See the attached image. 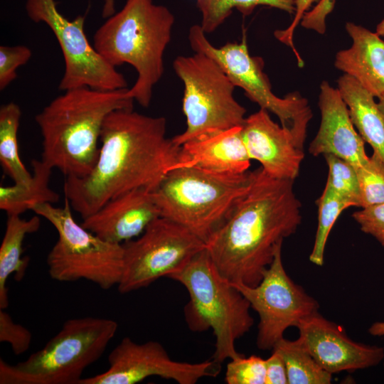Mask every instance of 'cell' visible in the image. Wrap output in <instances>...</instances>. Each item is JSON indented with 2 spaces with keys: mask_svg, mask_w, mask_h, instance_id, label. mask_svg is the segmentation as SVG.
I'll list each match as a JSON object with an SVG mask.
<instances>
[{
  "mask_svg": "<svg viewBox=\"0 0 384 384\" xmlns=\"http://www.w3.org/2000/svg\"><path fill=\"white\" fill-rule=\"evenodd\" d=\"M357 171L361 207L384 203V162L375 154Z\"/></svg>",
  "mask_w": 384,
  "mask_h": 384,
  "instance_id": "29",
  "label": "cell"
},
{
  "mask_svg": "<svg viewBox=\"0 0 384 384\" xmlns=\"http://www.w3.org/2000/svg\"><path fill=\"white\" fill-rule=\"evenodd\" d=\"M299 338L320 366L332 375L365 369L384 359V348L351 340L341 326L319 311L302 319L297 326Z\"/></svg>",
  "mask_w": 384,
  "mask_h": 384,
  "instance_id": "15",
  "label": "cell"
},
{
  "mask_svg": "<svg viewBox=\"0 0 384 384\" xmlns=\"http://www.w3.org/2000/svg\"><path fill=\"white\" fill-rule=\"evenodd\" d=\"M247 192L206 242L219 272L231 283L255 286L284 238L302 223L294 181L253 171Z\"/></svg>",
  "mask_w": 384,
  "mask_h": 384,
  "instance_id": "2",
  "label": "cell"
},
{
  "mask_svg": "<svg viewBox=\"0 0 384 384\" xmlns=\"http://www.w3.org/2000/svg\"><path fill=\"white\" fill-rule=\"evenodd\" d=\"M164 117L114 110L102 129L97 160L84 177H65L63 191L82 219L134 189L154 191L178 161L180 146L166 135Z\"/></svg>",
  "mask_w": 384,
  "mask_h": 384,
  "instance_id": "1",
  "label": "cell"
},
{
  "mask_svg": "<svg viewBox=\"0 0 384 384\" xmlns=\"http://www.w3.org/2000/svg\"><path fill=\"white\" fill-rule=\"evenodd\" d=\"M31 165L33 177L29 183L0 187V208L7 215H21L38 204L59 201V195L49 184L53 169L41 159H33Z\"/></svg>",
  "mask_w": 384,
  "mask_h": 384,
  "instance_id": "23",
  "label": "cell"
},
{
  "mask_svg": "<svg viewBox=\"0 0 384 384\" xmlns=\"http://www.w3.org/2000/svg\"><path fill=\"white\" fill-rule=\"evenodd\" d=\"M169 278L181 284L188 293L184 316L190 330L213 331L215 343L212 359L221 364L243 355L236 351L235 341L253 325L250 304L219 272L206 248Z\"/></svg>",
  "mask_w": 384,
  "mask_h": 384,
  "instance_id": "5",
  "label": "cell"
},
{
  "mask_svg": "<svg viewBox=\"0 0 384 384\" xmlns=\"http://www.w3.org/2000/svg\"><path fill=\"white\" fill-rule=\"evenodd\" d=\"M361 230L384 247V203L362 208L352 214Z\"/></svg>",
  "mask_w": 384,
  "mask_h": 384,
  "instance_id": "33",
  "label": "cell"
},
{
  "mask_svg": "<svg viewBox=\"0 0 384 384\" xmlns=\"http://www.w3.org/2000/svg\"><path fill=\"white\" fill-rule=\"evenodd\" d=\"M109 368L100 374L82 378L79 384H135L158 376L178 384H195L200 379L216 377L220 363L213 359L188 363L172 359L158 341L137 343L124 337L108 356Z\"/></svg>",
  "mask_w": 384,
  "mask_h": 384,
  "instance_id": "14",
  "label": "cell"
},
{
  "mask_svg": "<svg viewBox=\"0 0 384 384\" xmlns=\"http://www.w3.org/2000/svg\"><path fill=\"white\" fill-rule=\"evenodd\" d=\"M375 32L381 37L384 36V19L378 24Z\"/></svg>",
  "mask_w": 384,
  "mask_h": 384,
  "instance_id": "39",
  "label": "cell"
},
{
  "mask_svg": "<svg viewBox=\"0 0 384 384\" xmlns=\"http://www.w3.org/2000/svg\"><path fill=\"white\" fill-rule=\"evenodd\" d=\"M21 110L13 102L0 107V163L5 174L15 183H29L33 177L22 162L18 146L17 133Z\"/></svg>",
  "mask_w": 384,
  "mask_h": 384,
  "instance_id": "24",
  "label": "cell"
},
{
  "mask_svg": "<svg viewBox=\"0 0 384 384\" xmlns=\"http://www.w3.org/2000/svg\"><path fill=\"white\" fill-rule=\"evenodd\" d=\"M329 168L326 186L338 196L361 207L359 182L356 168L346 161L331 154L324 155Z\"/></svg>",
  "mask_w": 384,
  "mask_h": 384,
  "instance_id": "28",
  "label": "cell"
},
{
  "mask_svg": "<svg viewBox=\"0 0 384 384\" xmlns=\"http://www.w3.org/2000/svg\"><path fill=\"white\" fill-rule=\"evenodd\" d=\"M272 351L282 358L287 373L288 384H329L332 374L322 368L298 338H282Z\"/></svg>",
  "mask_w": 384,
  "mask_h": 384,
  "instance_id": "25",
  "label": "cell"
},
{
  "mask_svg": "<svg viewBox=\"0 0 384 384\" xmlns=\"http://www.w3.org/2000/svg\"><path fill=\"white\" fill-rule=\"evenodd\" d=\"M368 332L373 336H384V321H378L373 323L368 329ZM384 364V359H383Z\"/></svg>",
  "mask_w": 384,
  "mask_h": 384,
  "instance_id": "36",
  "label": "cell"
},
{
  "mask_svg": "<svg viewBox=\"0 0 384 384\" xmlns=\"http://www.w3.org/2000/svg\"><path fill=\"white\" fill-rule=\"evenodd\" d=\"M265 384H288L285 363L281 356L274 351L265 359Z\"/></svg>",
  "mask_w": 384,
  "mask_h": 384,
  "instance_id": "35",
  "label": "cell"
},
{
  "mask_svg": "<svg viewBox=\"0 0 384 384\" xmlns=\"http://www.w3.org/2000/svg\"><path fill=\"white\" fill-rule=\"evenodd\" d=\"M225 380L228 384H265V359L255 355H242L227 364Z\"/></svg>",
  "mask_w": 384,
  "mask_h": 384,
  "instance_id": "30",
  "label": "cell"
},
{
  "mask_svg": "<svg viewBox=\"0 0 384 384\" xmlns=\"http://www.w3.org/2000/svg\"><path fill=\"white\" fill-rule=\"evenodd\" d=\"M188 41L194 53H202L215 60L235 87L243 90L247 98L275 114L281 126L291 134L297 146L304 149L308 124L313 116L308 100L297 92L289 93L284 98L275 95L264 72L263 59L250 54L245 38L240 42H228L216 47L200 25H193L189 29Z\"/></svg>",
  "mask_w": 384,
  "mask_h": 384,
  "instance_id": "9",
  "label": "cell"
},
{
  "mask_svg": "<svg viewBox=\"0 0 384 384\" xmlns=\"http://www.w3.org/2000/svg\"><path fill=\"white\" fill-rule=\"evenodd\" d=\"M26 11L35 23H44L61 48L65 70L58 88L78 87L98 90L127 88L124 76L110 64L89 42L85 33V16L73 20L58 9L55 0H26Z\"/></svg>",
  "mask_w": 384,
  "mask_h": 384,
  "instance_id": "12",
  "label": "cell"
},
{
  "mask_svg": "<svg viewBox=\"0 0 384 384\" xmlns=\"http://www.w3.org/2000/svg\"><path fill=\"white\" fill-rule=\"evenodd\" d=\"M253 171L223 174L195 166L169 171L153 191L161 216L205 243L249 190Z\"/></svg>",
  "mask_w": 384,
  "mask_h": 384,
  "instance_id": "6",
  "label": "cell"
},
{
  "mask_svg": "<svg viewBox=\"0 0 384 384\" xmlns=\"http://www.w3.org/2000/svg\"><path fill=\"white\" fill-rule=\"evenodd\" d=\"M117 329L111 319H70L26 360L10 364L1 358L0 383L79 384L84 370L102 356Z\"/></svg>",
  "mask_w": 384,
  "mask_h": 384,
  "instance_id": "7",
  "label": "cell"
},
{
  "mask_svg": "<svg viewBox=\"0 0 384 384\" xmlns=\"http://www.w3.org/2000/svg\"><path fill=\"white\" fill-rule=\"evenodd\" d=\"M175 18L153 0H126L95 31L93 46L112 65H132L137 73L127 95L149 106L155 85L164 72V52L171 39Z\"/></svg>",
  "mask_w": 384,
  "mask_h": 384,
  "instance_id": "4",
  "label": "cell"
},
{
  "mask_svg": "<svg viewBox=\"0 0 384 384\" xmlns=\"http://www.w3.org/2000/svg\"><path fill=\"white\" fill-rule=\"evenodd\" d=\"M160 216L153 191L140 188L110 200L81 225L105 241L122 245Z\"/></svg>",
  "mask_w": 384,
  "mask_h": 384,
  "instance_id": "17",
  "label": "cell"
},
{
  "mask_svg": "<svg viewBox=\"0 0 384 384\" xmlns=\"http://www.w3.org/2000/svg\"><path fill=\"white\" fill-rule=\"evenodd\" d=\"M31 50L22 45L0 46V90H4L16 78L18 68L28 63Z\"/></svg>",
  "mask_w": 384,
  "mask_h": 384,
  "instance_id": "31",
  "label": "cell"
},
{
  "mask_svg": "<svg viewBox=\"0 0 384 384\" xmlns=\"http://www.w3.org/2000/svg\"><path fill=\"white\" fill-rule=\"evenodd\" d=\"M173 68L183 85L182 109L186 118L185 131L172 138L176 145L208 131L243 124L246 110L235 100V85L215 60L194 53L176 57Z\"/></svg>",
  "mask_w": 384,
  "mask_h": 384,
  "instance_id": "10",
  "label": "cell"
},
{
  "mask_svg": "<svg viewBox=\"0 0 384 384\" xmlns=\"http://www.w3.org/2000/svg\"><path fill=\"white\" fill-rule=\"evenodd\" d=\"M318 105L321 123L309 146V153L317 156L331 154L360 168L369 159L365 142L355 128L348 109L339 91L327 81L320 85Z\"/></svg>",
  "mask_w": 384,
  "mask_h": 384,
  "instance_id": "18",
  "label": "cell"
},
{
  "mask_svg": "<svg viewBox=\"0 0 384 384\" xmlns=\"http://www.w3.org/2000/svg\"><path fill=\"white\" fill-rule=\"evenodd\" d=\"M31 341V331L15 323L4 309H0V341L9 343L14 353L18 356L28 350Z\"/></svg>",
  "mask_w": 384,
  "mask_h": 384,
  "instance_id": "32",
  "label": "cell"
},
{
  "mask_svg": "<svg viewBox=\"0 0 384 384\" xmlns=\"http://www.w3.org/2000/svg\"><path fill=\"white\" fill-rule=\"evenodd\" d=\"M242 126L200 134L180 146L174 167L195 166L223 174H242L250 158L242 137Z\"/></svg>",
  "mask_w": 384,
  "mask_h": 384,
  "instance_id": "19",
  "label": "cell"
},
{
  "mask_svg": "<svg viewBox=\"0 0 384 384\" xmlns=\"http://www.w3.org/2000/svg\"><path fill=\"white\" fill-rule=\"evenodd\" d=\"M41 226L40 216L23 219L18 215H7L6 230L0 247V309L9 305L6 283L16 272L21 279L28 261L22 258L23 242L26 236L37 232Z\"/></svg>",
  "mask_w": 384,
  "mask_h": 384,
  "instance_id": "22",
  "label": "cell"
},
{
  "mask_svg": "<svg viewBox=\"0 0 384 384\" xmlns=\"http://www.w3.org/2000/svg\"><path fill=\"white\" fill-rule=\"evenodd\" d=\"M72 210L65 198L63 207L41 203L33 209L58 233L47 256L49 275L59 282L87 280L105 290L117 286L124 266L122 245L105 241L78 224Z\"/></svg>",
  "mask_w": 384,
  "mask_h": 384,
  "instance_id": "8",
  "label": "cell"
},
{
  "mask_svg": "<svg viewBox=\"0 0 384 384\" xmlns=\"http://www.w3.org/2000/svg\"><path fill=\"white\" fill-rule=\"evenodd\" d=\"M241 132L250 159L259 161L266 174L293 181L299 176L304 150L297 146L286 129L272 119L268 111L260 108L246 117Z\"/></svg>",
  "mask_w": 384,
  "mask_h": 384,
  "instance_id": "16",
  "label": "cell"
},
{
  "mask_svg": "<svg viewBox=\"0 0 384 384\" xmlns=\"http://www.w3.org/2000/svg\"><path fill=\"white\" fill-rule=\"evenodd\" d=\"M233 284L258 314L257 346L261 350H272L289 327H297L319 309L318 302L287 274L282 263V246L258 284Z\"/></svg>",
  "mask_w": 384,
  "mask_h": 384,
  "instance_id": "13",
  "label": "cell"
},
{
  "mask_svg": "<svg viewBox=\"0 0 384 384\" xmlns=\"http://www.w3.org/2000/svg\"><path fill=\"white\" fill-rule=\"evenodd\" d=\"M201 14L199 24L206 34L217 30L236 9L244 16L250 15L256 7L266 6L293 15L296 0H195Z\"/></svg>",
  "mask_w": 384,
  "mask_h": 384,
  "instance_id": "26",
  "label": "cell"
},
{
  "mask_svg": "<svg viewBox=\"0 0 384 384\" xmlns=\"http://www.w3.org/2000/svg\"><path fill=\"white\" fill-rule=\"evenodd\" d=\"M378 107L384 117V94L378 97Z\"/></svg>",
  "mask_w": 384,
  "mask_h": 384,
  "instance_id": "38",
  "label": "cell"
},
{
  "mask_svg": "<svg viewBox=\"0 0 384 384\" xmlns=\"http://www.w3.org/2000/svg\"><path fill=\"white\" fill-rule=\"evenodd\" d=\"M346 30L352 44L336 53L334 65L378 97L384 94V41L376 32L352 22L346 23Z\"/></svg>",
  "mask_w": 384,
  "mask_h": 384,
  "instance_id": "20",
  "label": "cell"
},
{
  "mask_svg": "<svg viewBox=\"0 0 384 384\" xmlns=\"http://www.w3.org/2000/svg\"><path fill=\"white\" fill-rule=\"evenodd\" d=\"M122 246L124 267L117 289L126 294L181 270L206 243L183 226L160 216Z\"/></svg>",
  "mask_w": 384,
  "mask_h": 384,
  "instance_id": "11",
  "label": "cell"
},
{
  "mask_svg": "<svg viewBox=\"0 0 384 384\" xmlns=\"http://www.w3.org/2000/svg\"><path fill=\"white\" fill-rule=\"evenodd\" d=\"M316 203L318 206V225L309 260L316 265L322 266L326 241L334 224L341 213L345 209L353 206V204L326 186Z\"/></svg>",
  "mask_w": 384,
  "mask_h": 384,
  "instance_id": "27",
  "label": "cell"
},
{
  "mask_svg": "<svg viewBox=\"0 0 384 384\" xmlns=\"http://www.w3.org/2000/svg\"><path fill=\"white\" fill-rule=\"evenodd\" d=\"M128 88L64 91L36 114L42 136L41 160L65 177H84L97 160L106 117L119 109H133Z\"/></svg>",
  "mask_w": 384,
  "mask_h": 384,
  "instance_id": "3",
  "label": "cell"
},
{
  "mask_svg": "<svg viewBox=\"0 0 384 384\" xmlns=\"http://www.w3.org/2000/svg\"><path fill=\"white\" fill-rule=\"evenodd\" d=\"M320 0H296V9L294 14V19L291 24L284 30H279L274 32L275 37L282 43L292 48L294 53L297 51L293 41L294 30L302 21L305 13L310 10L313 4L319 2Z\"/></svg>",
  "mask_w": 384,
  "mask_h": 384,
  "instance_id": "34",
  "label": "cell"
},
{
  "mask_svg": "<svg viewBox=\"0 0 384 384\" xmlns=\"http://www.w3.org/2000/svg\"><path fill=\"white\" fill-rule=\"evenodd\" d=\"M114 3L115 0H105L102 12L103 18H107L116 12Z\"/></svg>",
  "mask_w": 384,
  "mask_h": 384,
  "instance_id": "37",
  "label": "cell"
},
{
  "mask_svg": "<svg viewBox=\"0 0 384 384\" xmlns=\"http://www.w3.org/2000/svg\"><path fill=\"white\" fill-rule=\"evenodd\" d=\"M337 85L357 132L384 162V117L375 97L346 74L338 78Z\"/></svg>",
  "mask_w": 384,
  "mask_h": 384,
  "instance_id": "21",
  "label": "cell"
}]
</instances>
